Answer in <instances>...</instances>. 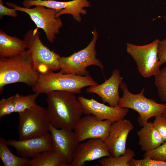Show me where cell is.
<instances>
[{"label":"cell","instance_id":"obj_1","mask_svg":"<svg viewBox=\"0 0 166 166\" xmlns=\"http://www.w3.org/2000/svg\"><path fill=\"white\" fill-rule=\"evenodd\" d=\"M74 94L60 91L46 94V112L50 124L54 127L73 130L81 118L82 108Z\"/></svg>","mask_w":166,"mask_h":166},{"label":"cell","instance_id":"obj_2","mask_svg":"<svg viewBox=\"0 0 166 166\" xmlns=\"http://www.w3.org/2000/svg\"><path fill=\"white\" fill-rule=\"evenodd\" d=\"M40 74L35 70L29 49L15 56L0 58V90L8 84L24 83L33 87Z\"/></svg>","mask_w":166,"mask_h":166},{"label":"cell","instance_id":"obj_3","mask_svg":"<svg viewBox=\"0 0 166 166\" xmlns=\"http://www.w3.org/2000/svg\"><path fill=\"white\" fill-rule=\"evenodd\" d=\"M98 84L91 76H81L72 73H63L60 71L55 73L49 71L39 74L38 81L32 87L33 92L47 94L54 91H66L79 94L81 89L88 86Z\"/></svg>","mask_w":166,"mask_h":166},{"label":"cell","instance_id":"obj_4","mask_svg":"<svg viewBox=\"0 0 166 166\" xmlns=\"http://www.w3.org/2000/svg\"><path fill=\"white\" fill-rule=\"evenodd\" d=\"M38 29L29 30L23 37L27 49L30 51L35 71L44 74L49 71L60 70L59 60L61 56L43 44Z\"/></svg>","mask_w":166,"mask_h":166},{"label":"cell","instance_id":"obj_5","mask_svg":"<svg viewBox=\"0 0 166 166\" xmlns=\"http://www.w3.org/2000/svg\"><path fill=\"white\" fill-rule=\"evenodd\" d=\"M120 88L122 90L123 94L120 97L118 106L137 112L139 115L137 121L140 126L146 124L151 117L162 114L166 108V103L159 104L152 99L145 97L144 88L139 93L133 94L129 91L126 84L122 81Z\"/></svg>","mask_w":166,"mask_h":166},{"label":"cell","instance_id":"obj_6","mask_svg":"<svg viewBox=\"0 0 166 166\" xmlns=\"http://www.w3.org/2000/svg\"><path fill=\"white\" fill-rule=\"evenodd\" d=\"M93 38L84 49L67 57H61L59 60L60 71L63 73H72L81 76L89 75L86 69L88 66L95 65L103 71L102 63L96 57L95 45L98 37L97 32L94 29L92 32Z\"/></svg>","mask_w":166,"mask_h":166},{"label":"cell","instance_id":"obj_7","mask_svg":"<svg viewBox=\"0 0 166 166\" xmlns=\"http://www.w3.org/2000/svg\"><path fill=\"white\" fill-rule=\"evenodd\" d=\"M18 113L19 140L39 136L49 132L50 122L44 108L36 103Z\"/></svg>","mask_w":166,"mask_h":166},{"label":"cell","instance_id":"obj_8","mask_svg":"<svg viewBox=\"0 0 166 166\" xmlns=\"http://www.w3.org/2000/svg\"><path fill=\"white\" fill-rule=\"evenodd\" d=\"M6 4L17 11L27 14L36 26L45 32L47 40L52 43L56 39V35L59 33L63 26L62 21L56 14L58 10L41 5H36L33 8L22 7L11 2H7Z\"/></svg>","mask_w":166,"mask_h":166},{"label":"cell","instance_id":"obj_9","mask_svg":"<svg viewBox=\"0 0 166 166\" xmlns=\"http://www.w3.org/2000/svg\"><path fill=\"white\" fill-rule=\"evenodd\" d=\"M159 40L144 45H137L129 43L126 44V51L134 60L140 74L144 77L149 78L157 74L160 66L158 56Z\"/></svg>","mask_w":166,"mask_h":166},{"label":"cell","instance_id":"obj_10","mask_svg":"<svg viewBox=\"0 0 166 166\" xmlns=\"http://www.w3.org/2000/svg\"><path fill=\"white\" fill-rule=\"evenodd\" d=\"M49 132L52 140V150L66 166H71L74 154L80 143L73 130L57 128L51 124Z\"/></svg>","mask_w":166,"mask_h":166},{"label":"cell","instance_id":"obj_11","mask_svg":"<svg viewBox=\"0 0 166 166\" xmlns=\"http://www.w3.org/2000/svg\"><path fill=\"white\" fill-rule=\"evenodd\" d=\"M23 5L26 8L36 5H41L46 7L58 10L57 17L65 14L71 15L78 22L81 20V15H85L87 13L85 8L90 6L88 0H72L60 1L55 0H25Z\"/></svg>","mask_w":166,"mask_h":166},{"label":"cell","instance_id":"obj_12","mask_svg":"<svg viewBox=\"0 0 166 166\" xmlns=\"http://www.w3.org/2000/svg\"><path fill=\"white\" fill-rule=\"evenodd\" d=\"M112 124L109 121H99L92 115H86L80 119L73 130L79 143L93 138L100 139L105 141Z\"/></svg>","mask_w":166,"mask_h":166},{"label":"cell","instance_id":"obj_13","mask_svg":"<svg viewBox=\"0 0 166 166\" xmlns=\"http://www.w3.org/2000/svg\"><path fill=\"white\" fill-rule=\"evenodd\" d=\"M77 99L82 107L83 113L92 115L99 121L109 120L113 123L124 119L129 111L128 108L118 105H107L93 98L88 99L80 96Z\"/></svg>","mask_w":166,"mask_h":166},{"label":"cell","instance_id":"obj_14","mask_svg":"<svg viewBox=\"0 0 166 166\" xmlns=\"http://www.w3.org/2000/svg\"><path fill=\"white\" fill-rule=\"evenodd\" d=\"M134 128L131 121L123 119L112 123L104 141L111 156L118 157L126 152V143L129 132Z\"/></svg>","mask_w":166,"mask_h":166},{"label":"cell","instance_id":"obj_15","mask_svg":"<svg viewBox=\"0 0 166 166\" xmlns=\"http://www.w3.org/2000/svg\"><path fill=\"white\" fill-rule=\"evenodd\" d=\"M8 145L13 147L22 157L33 158L45 151L52 150L53 142L49 132L41 136L23 140H7Z\"/></svg>","mask_w":166,"mask_h":166},{"label":"cell","instance_id":"obj_16","mask_svg":"<svg viewBox=\"0 0 166 166\" xmlns=\"http://www.w3.org/2000/svg\"><path fill=\"white\" fill-rule=\"evenodd\" d=\"M104 141L99 138L90 139L80 143L71 166H85L87 161L110 156Z\"/></svg>","mask_w":166,"mask_h":166},{"label":"cell","instance_id":"obj_17","mask_svg":"<svg viewBox=\"0 0 166 166\" xmlns=\"http://www.w3.org/2000/svg\"><path fill=\"white\" fill-rule=\"evenodd\" d=\"M122 81L119 70L115 69L108 79L101 84L90 86L86 89V92L95 93L104 103H108L111 106H117L120 98L119 88Z\"/></svg>","mask_w":166,"mask_h":166},{"label":"cell","instance_id":"obj_18","mask_svg":"<svg viewBox=\"0 0 166 166\" xmlns=\"http://www.w3.org/2000/svg\"><path fill=\"white\" fill-rule=\"evenodd\" d=\"M26 49V44L24 39L8 35L0 29V58L15 56L23 53Z\"/></svg>","mask_w":166,"mask_h":166},{"label":"cell","instance_id":"obj_19","mask_svg":"<svg viewBox=\"0 0 166 166\" xmlns=\"http://www.w3.org/2000/svg\"><path fill=\"white\" fill-rule=\"evenodd\" d=\"M137 134L139 144L141 150L145 152L158 147L164 142L152 122H148L142 126Z\"/></svg>","mask_w":166,"mask_h":166},{"label":"cell","instance_id":"obj_20","mask_svg":"<svg viewBox=\"0 0 166 166\" xmlns=\"http://www.w3.org/2000/svg\"><path fill=\"white\" fill-rule=\"evenodd\" d=\"M7 140L0 138V158L5 166H27L30 159L18 156L10 151Z\"/></svg>","mask_w":166,"mask_h":166},{"label":"cell","instance_id":"obj_21","mask_svg":"<svg viewBox=\"0 0 166 166\" xmlns=\"http://www.w3.org/2000/svg\"><path fill=\"white\" fill-rule=\"evenodd\" d=\"M28 166H66L53 150L45 151L30 160Z\"/></svg>","mask_w":166,"mask_h":166},{"label":"cell","instance_id":"obj_22","mask_svg":"<svg viewBox=\"0 0 166 166\" xmlns=\"http://www.w3.org/2000/svg\"><path fill=\"white\" fill-rule=\"evenodd\" d=\"M135 155V152L128 148L123 155L118 157L110 156L103 157L99 160V162L102 166H130L129 162Z\"/></svg>","mask_w":166,"mask_h":166},{"label":"cell","instance_id":"obj_23","mask_svg":"<svg viewBox=\"0 0 166 166\" xmlns=\"http://www.w3.org/2000/svg\"><path fill=\"white\" fill-rule=\"evenodd\" d=\"M39 94L23 95L16 93L14 95L15 106V112L19 113L31 108L36 103V100Z\"/></svg>","mask_w":166,"mask_h":166},{"label":"cell","instance_id":"obj_24","mask_svg":"<svg viewBox=\"0 0 166 166\" xmlns=\"http://www.w3.org/2000/svg\"><path fill=\"white\" fill-rule=\"evenodd\" d=\"M154 77V84L159 97L163 101L166 103V67L160 69Z\"/></svg>","mask_w":166,"mask_h":166},{"label":"cell","instance_id":"obj_25","mask_svg":"<svg viewBox=\"0 0 166 166\" xmlns=\"http://www.w3.org/2000/svg\"><path fill=\"white\" fill-rule=\"evenodd\" d=\"M144 157H148L152 159L166 162V141L158 147L147 151Z\"/></svg>","mask_w":166,"mask_h":166},{"label":"cell","instance_id":"obj_26","mask_svg":"<svg viewBox=\"0 0 166 166\" xmlns=\"http://www.w3.org/2000/svg\"><path fill=\"white\" fill-rule=\"evenodd\" d=\"M15 112L14 96L3 98L0 101V118Z\"/></svg>","mask_w":166,"mask_h":166},{"label":"cell","instance_id":"obj_27","mask_svg":"<svg viewBox=\"0 0 166 166\" xmlns=\"http://www.w3.org/2000/svg\"><path fill=\"white\" fill-rule=\"evenodd\" d=\"M129 164L130 166H166V162L153 160L148 157L140 160L132 158Z\"/></svg>","mask_w":166,"mask_h":166},{"label":"cell","instance_id":"obj_28","mask_svg":"<svg viewBox=\"0 0 166 166\" xmlns=\"http://www.w3.org/2000/svg\"><path fill=\"white\" fill-rule=\"evenodd\" d=\"M153 125L164 141H166V117L162 114L155 117Z\"/></svg>","mask_w":166,"mask_h":166},{"label":"cell","instance_id":"obj_29","mask_svg":"<svg viewBox=\"0 0 166 166\" xmlns=\"http://www.w3.org/2000/svg\"><path fill=\"white\" fill-rule=\"evenodd\" d=\"M158 56L160 66L166 63V38L159 41L158 44Z\"/></svg>","mask_w":166,"mask_h":166},{"label":"cell","instance_id":"obj_30","mask_svg":"<svg viewBox=\"0 0 166 166\" xmlns=\"http://www.w3.org/2000/svg\"><path fill=\"white\" fill-rule=\"evenodd\" d=\"M16 10L14 9L10 8L3 4L2 0H0V18L2 19L5 16H7L13 17H16L18 14Z\"/></svg>","mask_w":166,"mask_h":166},{"label":"cell","instance_id":"obj_31","mask_svg":"<svg viewBox=\"0 0 166 166\" xmlns=\"http://www.w3.org/2000/svg\"><path fill=\"white\" fill-rule=\"evenodd\" d=\"M162 114L166 117V108L165 109Z\"/></svg>","mask_w":166,"mask_h":166}]
</instances>
